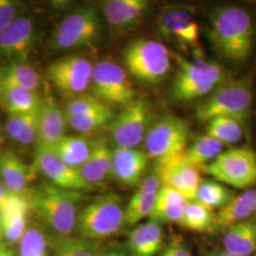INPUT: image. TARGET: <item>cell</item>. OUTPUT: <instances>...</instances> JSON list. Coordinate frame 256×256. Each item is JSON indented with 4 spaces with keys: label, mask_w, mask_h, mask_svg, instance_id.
Masks as SVG:
<instances>
[{
    "label": "cell",
    "mask_w": 256,
    "mask_h": 256,
    "mask_svg": "<svg viewBox=\"0 0 256 256\" xmlns=\"http://www.w3.org/2000/svg\"><path fill=\"white\" fill-rule=\"evenodd\" d=\"M82 192L43 182L30 192V208L59 238L70 236L76 230L78 204Z\"/></svg>",
    "instance_id": "7a4b0ae2"
},
{
    "label": "cell",
    "mask_w": 256,
    "mask_h": 256,
    "mask_svg": "<svg viewBox=\"0 0 256 256\" xmlns=\"http://www.w3.org/2000/svg\"><path fill=\"white\" fill-rule=\"evenodd\" d=\"M223 147L222 142L206 134L196 138L183 154L188 162L200 168L214 160L223 152Z\"/></svg>",
    "instance_id": "1f68e13d"
},
{
    "label": "cell",
    "mask_w": 256,
    "mask_h": 256,
    "mask_svg": "<svg viewBox=\"0 0 256 256\" xmlns=\"http://www.w3.org/2000/svg\"><path fill=\"white\" fill-rule=\"evenodd\" d=\"M188 200L172 188L162 186L149 218L156 222H180Z\"/></svg>",
    "instance_id": "d4e9b609"
},
{
    "label": "cell",
    "mask_w": 256,
    "mask_h": 256,
    "mask_svg": "<svg viewBox=\"0 0 256 256\" xmlns=\"http://www.w3.org/2000/svg\"><path fill=\"white\" fill-rule=\"evenodd\" d=\"M191 138V128L186 120L174 115H164L154 120L147 131L144 144L149 158L162 162L180 155Z\"/></svg>",
    "instance_id": "52a82bcc"
},
{
    "label": "cell",
    "mask_w": 256,
    "mask_h": 256,
    "mask_svg": "<svg viewBox=\"0 0 256 256\" xmlns=\"http://www.w3.org/2000/svg\"><path fill=\"white\" fill-rule=\"evenodd\" d=\"M124 225V208L115 194L93 200L78 212L76 230L80 238L99 241L117 234Z\"/></svg>",
    "instance_id": "8992f818"
},
{
    "label": "cell",
    "mask_w": 256,
    "mask_h": 256,
    "mask_svg": "<svg viewBox=\"0 0 256 256\" xmlns=\"http://www.w3.org/2000/svg\"><path fill=\"white\" fill-rule=\"evenodd\" d=\"M178 72L172 84V95L180 101H191L208 96L216 88L192 61L176 56Z\"/></svg>",
    "instance_id": "2e32d148"
},
{
    "label": "cell",
    "mask_w": 256,
    "mask_h": 256,
    "mask_svg": "<svg viewBox=\"0 0 256 256\" xmlns=\"http://www.w3.org/2000/svg\"><path fill=\"white\" fill-rule=\"evenodd\" d=\"M160 188L162 183L156 172L144 178L124 208V225L135 226L150 216Z\"/></svg>",
    "instance_id": "44dd1931"
},
{
    "label": "cell",
    "mask_w": 256,
    "mask_h": 256,
    "mask_svg": "<svg viewBox=\"0 0 256 256\" xmlns=\"http://www.w3.org/2000/svg\"><path fill=\"white\" fill-rule=\"evenodd\" d=\"M234 196L232 192L224 184L216 180H206L200 185L194 200L202 203L210 210H220L229 203Z\"/></svg>",
    "instance_id": "d6a6232c"
},
{
    "label": "cell",
    "mask_w": 256,
    "mask_h": 256,
    "mask_svg": "<svg viewBox=\"0 0 256 256\" xmlns=\"http://www.w3.org/2000/svg\"><path fill=\"white\" fill-rule=\"evenodd\" d=\"M160 256H192L189 250L180 241H173L162 250Z\"/></svg>",
    "instance_id": "ee69618b"
},
{
    "label": "cell",
    "mask_w": 256,
    "mask_h": 256,
    "mask_svg": "<svg viewBox=\"0 0 256 256\" xmlns=\"http://www.w3.org/2000/svg\"><path fill=\"white\" fill-rule=\"evenodd\" d=\"M0 256H16L14 252L8 247V245H0Z\"/></svg>",
    "instance_id": "bcb514c9"
},
{
    "label": "cell",
    "mask_w": 256,
    "mask_h": 256,
    "mask_svg": "<svg viewBox=\"0 0 256 256\" xmlns=\"http://www.w3.org/2000/svg\"><path fill=\"white\" fill-rule=\"evenodd\" d=\"M6 244L4 241V236H3V232H2V227H1V223H0V245ZM7 245V244H6Z\"/></svg>",
    "instance_id": "7dc6e473"
},
{
    "label": "cell",
    "mask_w": 256,
    "mask_h": 256,
    "mask_svg": "<svg viewBox=\"0 0 256 256\" xmlns=\"http://www.w3.org/2000/svg\"><path fill=\"white\" fill-rule=\"evenodd\" d=\"M200 170L222 184L247 189L256 184V152L250 147H232Z\"/></svg>",
    "instance_id": "ba28073f"
},
{
    "label": "cell",
    "mask_w": 256,
    "mask_h": 256,
    "mask_svg": "<svg viewBox=\"0 0 256 256\" xmlns=\"http://www.w3.org/2000/svg\"><path fill=\"white\" fill-rule=\"evenodd\" d=\"M30 210V205H25L0 216L4 241L8 246L18 244L24 236L28 227V216Z\"/></svg>",
    "instance_id": "4dcf8cb0"
},
{
    "label": "cell",
    "mask_w": 256,
    "mask_h": 256,
    "mask_svg": "<svg viewBox=\"0 0 256 256\" xmlns=\"http://www.w3.org/2000/svg\"><path fill=\"white\" fill-rule=\"evenodd\" d=\"M27 114H21V115H12L9 116V119L6 122V133L8 137L14 140V142L18 138L19 135L22 131V128L24 126V122L27 118Z\"/></svg>",
    "instance_id": "7bdbcfd3"
},
{
    "label": "cell",
    "mask_w": 256,
    "mask_h": 256,
    "mask_svg": "<svg viewBox=\"0 0 256 256\" xmlns=\"http://www.w3.org/2000/svg\"><path fill=\"white\" fill-rule=\"evenodd\" d=\"M24 4L16 0H0V34L19 16H23Z\"/></svg>",
    "instance_id": "ab89813d"
},
{
    "label": "cell",
    "mask_w": 256,
    "mask_h": 256,
    "mask_svg": "<svg viewBox=\"0 0 256 256\" xmlns=\"http://www.w3.org/2000/svg\"><path fill=\"white\" fill-rule=\"evenodd\" d=\"M100 252L101 246L99 241L82 238L57 236L52 256H98Z\"/></svg>",
    "instance_id": "836d02e7"
},
{
    "label": "cell",
    "mask_w": 256,
    "mask_h": 256,
    "mask_svg": "<svg viewBox=\"0 0 256 256\" xmlns=\"http://www.w3.org/2000/svg\"><path fill=\"white\" fill-rule=\"evenodd\" d=\"M110 108L111 106L93 95L82 94L70 98L64 104V110L66 116H84Z\"/></svg>",
    "instance_id": "74e56055"
},
{
    "label": "cell",
    "mask_w": 256,
    "mask_h": 256,
    "mask_svg": "<svg viewBox=\"0 0 256 256\" xmlns=\"http://www.w3.org/2000/svg\"><path fill=\"white\" fill-rule=\"evenodd\" d=\"M66 114L54 98L42 97L38 110V133L36 148L54 146L66 136Z\"/></svg>",
    "instance_id": "e0dca14e"
},
{
    "label": "cell",
    "mask_w": 256,
    "mask_h": 256,
    "mask_svg": "<svg viewBox=\"0 0 256 256\" xmlns=\"http://www.w3.org/2000/svg\"><path fill=\"white\" fill-rule=\"evenodd\" d=\"M39 36V27L34 18L19 16L0 34V59L9 63L27 62Z\"/></svg>",
    "instance_id": "7c38bea8"
},
{
    "label": "cell",
    "mask_w": 256,
    "mask_h": 256,
    "mask_svg": "<svg viewBox=\"0 0 256 256\" xmlns=\"http://www.w3.org/2000/svg\"><path fill=\"white\" fill-rule=\"evenodd\" d=\"M2 144H3V135H2V128L0 124V154L2 152Z\"/></svg>",
    "instance_id": "681fc988"
},
{
    "label": "cell",
    "mask_w": 256,
    "mask_h": 256,
    "mask_svg": "<svg viewBox=\"0 0 256 256\" xmlns=\"http://www.w3.org/2000/svg\"><path fill=\"white\" fill-rule=\"evenodd\" d=\"M94 64L79 55H68L48 64L46 77L55 88L70 98L90 88Z\"/></svg>",
    "instance_id": "8fae6325"
},
{
    "label": "cell",
    "mask_w": 256,
    "mask_h": 256,
    "mask_svg": "<svg viewBox=\"0 0 256 256\" xmlns=\"http://www.w3.org/2000/svg\"><path fill=\"white\" fill-rule=\"evenodd\" d=\"M101 10L92 5L82 6L66 16L56 26L50 45L58 52H66L92 46L102 30Z\"/></svg>",
    "instance_id": "5b68a950"
},
{
    "label": "cell",
    "mask_w": 256,
    "mask_h": 256,
    "mask_svg": "<svg viewBox=\"0 0 256 256\" xmlns=\"http://www.w3.org/2000/svg\"><path fill=\"white\" fill-rule=\"evenodd\" d=\"M92 140L82 135H66L52 149L64 164L79 170L92 154Z\"/></svg>",
    "instance_id": "83f0119b"
},
{
    "label": "cell",
    "mask_w": 256,
    "mask_h": 256,
    "mask_svg": "<svg viewBox=\"0 0 256 256\" xmlns=\"http://www.w3.org/2000/svg\"><path fill=\"white\" fill-rule=\"evenodd\" d=\"M1 90H2V82H1V77H0V95H1Z\"/></svg>",
    "instance_id": "816d5d0a"
},
{
    "label": "cell",
    "mask_w": 256,
    "mask_h": 256,
    "mask_svg": "<svg viewBox=\"0 0 256 256\" xmlns=\"http://www.w3.org/2000/svg\"><path fill=\"white\" fill-rule=\"evenodd\" d=\"M126 72L138 82L156 84L162 82L171 70V55L160 42L138 38L122 52Z\"/></svg>",
    "instance_id": "3957f363"
},
{
    "label": "cell",
    "mask_w": 256,
    "mask_h": 256,
    "mask_svg": "<svg viewBox=\"0 0 256 256\" xmlns=\"http://www.w3.org/2000/svg\"><path fill=\"white\" fill-rule=\"evenodd\" d=\"M160 32L167 39L186 46H196L198 42L200 27L191 8L168 7L158 18Z\"/></svg>",
    "instance_id": "9a60e30c"
},
{
    "label": "cell",
    "mask_w": 256,
    "mask_h": 256,
    "mask_svg": "<svg viewBox=\"0 0 256 256\" xmlns=\"http://www.w3.org/2000/svg\"><path fill=\"white\" fill-rule=\"evenodd\" d=\"M164 232L160 224L149 220L132 230L128 236L130 256H155L162 248Z\"/></svg>",
    "instance_id": "603a6c76"
},
{
    "label": "cell",
    "mask_w": 256,
    "mask_h": 256,
    "mask_svg": "<svg viewBox=\"0 0 256 256\" xmlns=\"http://www.w3.org/2000/svg\"><path fill=\"white\" fill-rule=\"evenodd\" d=\"M149 6L146 0H106L101 4V14L114 30L124 32L137 27Z\"/></svg>",
    "instance_id": "ac0fdd59"
},
{
    "label": "cell",
    "mask_w": 256,
    "mask_h": 256,
    "mask_svg": "<svg viewBox=\"0 0 256 256\" xmlns=\"http://www.w3.org/2000/svg\"><path fill=\"white\" fill-rule=\"evenodd\" d=\"M178 224L196 232H210L216 228L214 210L196 200L188 202Z\"/></svg>",
    "instance_id": "f546056e"
},
{
    "label": "cell",
    "mask_w": 256,
    "mask_h": 256,
    "mask_svg": "<svg viewBox=\"0 0 256 256\" xmlns=\"http://www.w3.org/2000/svg\"><path fill=\"white\" fill-rule=\"evenodd\" d=\"M236 256V254H230V252H220V254H214V256Z\"/></svg>",
    "instance_id": "c3c4849f"
},
{
    "label": "cell",
    "mask_w": 256,
    "mask_h": 256,
    "mask_svg": "<svg viewBox=\"0 0 256 256\" xmlns=\"http://www.w3.org/2000/svg\"><path fill=\"white\" fill-rule=\"evenodd\" d=\"M90 90L93 96L110 106L124 108L138 98L126 70L110 60L94 64Z\"/></svg>",
    "instance_id": "9c48e42d"
},
{
    "label": "cell",
    "mask_w": 256,
    "mask_h": 256,
    "mask_svg": "<svg viewBox=\"0 0 256 256\" xmlns=\"http://www.w3.org/2000/svg\"><path fill=\"white\" fill-rule=\"evenodd\" d=\"M113 148L104 138L92 140V154L88 160L79 168L84 180L93 188L106 180L112 172Z\"/></svg>",
    "instance_id": "7402d4cb"
},
{
    "label": "cell",
    "mask_w": 256,
    "mask_h": 256,
    "mask_svg": "<svg viewBox=\"0 0 256 256\" xmlns=\"http://www.w3.org/2000/svg\"><path fill=\"white\" fill-rule=\"evenodd\" d=\"M30 205V194L21 196L10 192L2 183L0 182V216L10 210L19 207Z\"/></svg>",
    "instance_id": "b9f144b4"
},
{
    "label": "cell",
    "mask_w": 256,
    "mask_h": 256,
    "mask_svg": "<svg viewBox=\"0 0 256 256\" xmlns=\"http://www.w3.org/2000/svg\"><path fill=\"white\" fill-rule=\"evenodd\" d=\"M112 108L84 116H66L68 126L82 135L90 134L106 126H108L115 118Z\"/></svg>",
    "instance_id": "8d00e7d4"
},
{
    "label": "cell",
    "mask_w": 256,
    "mask_h": 256,
    "mask_svg": "<svg viewBox=\"0 0 256 256\" xmlns=\"http://www.w3.org/2000/svg\"><path fill=\"white\" fill-rule=\"evenodd\" d=\"M192 63L196 64L204 74L209 78L216 88L229 81L228 74L221 64L208 59L202 52V48H196L192 52Z\"/></svg>",
    "instance_id": "f35d334b"
},
{
    "label": "cell",
    "mask_w": 256,
    "mask_h": 256,
    "mask_svg": "<svg viewBox=\"0 0 256 256\" xmlns=\"http://www.w3.org/2000/svg\"><path fill=\"white\" fill-rule=\"evenodd\" d=\"M223 246L225 252L236 256H248L256 250V223L244 221L227 230Z\"/></svg>",
    "instance_id": "4316f807"
},
{
    "label": "cell",
    "mask_w": 256,
    "mask_h": 256,
    "mask_svg": "<svg viewBox=\"0 0 256 256\" xmlns=\"http://www.w3.org/2000/svg\"><path fill=\"white\" fill-rule=\"evenodd\" d=\"M252 104V84L246 79L229 80L218 86L196 108V117L209 122L216 117H229L241 122L248 119Z\"/></svg>",
    "instance_id": "277c9868"
},
{
    "label": "cell",
    "mask_w": 256,
    "mask_h": 256,
    "mask_svg": "<svg viewBox=\"0 0 256 256\" xmlns=\"http://www.w3.org/2000/svg\"><path fill=\"white\" fill-rule=\"evenodd\" d=\"M254 214H256V200H254Z\"/></svg>",
    "instance_id": "f907efd6"
},
{
    "label": "cell",
    "mask_w": 256,
    "mask_h": 256,
    "mask_svg": "<svg viewBox=\"0 0 256 256\" xmlns=\"http://www.w3.org/2000/svg\"><path fill=\"white\" fill-rule=\"evenodd\" d=\"M148 102L142 98L124 106L108 124L113 144L120 148H137L144 140L153 122Z\"/></svg>",
    "instance_id": "30bf717a"
},
{
    "label": "cell",
    "mask_w": 256,
    "mask_h": 256,
    "mask_svg": "<svg viewBox=\"0 0 256 256\" xmlns=\"http://www.w3.org/2000/svg\"><path fill=\"white\" fill-rule=\"evenodd\" d=\"M208 37L210 45L224 59L243 63L254 48V20L246 10L240 7H220L210 16Z\"/></svg>",
    "instance_id": "6da1fadb"
},
{
    "label": "cell",
    "mask_w": 256,
    "mask_h": 256,
    "mask_svg": "<svg viewBox=\"0 0 256 256\" xmlns=\"http://www.w3.org/2000/svg\"><path fill=\"white\" fill-rule=\"evenodd\" d=\"M98 256H128V254H126V252L116 248V250H110L106 252H101Z\"/></svg>",
    "instance_id": "f6af8a7d"
},
{
    "label": "cell",
    "mask_w": 256,
    "mask_h": 256,
    "mask_svg": "<svg viewBox=\"0 0 256 256\" xmlns=\"http://www.w3.org/2000/svg\"><path fill=\"white\" fill-rule=\"evenodd\" d=\"M18 256H50L46 234L36 225L28 227L18 243Z\"/></svg>",
    "instance_id": "d590c367"
},
{
    "label": "cell",
    "mask_w": 256,
    "mask_h": 256,
    "mask_svg": "<svg viewBox=\"0 0 256 256\" xmlns=\"http://www.w3.org/2000/svg\"><path fill=\"white\" fill-rule=\"evenodd\" d=\"M207 122V135L223 144H236L243 137V124L238 120L216 117Z\"/></svg>",
    "instance_id": "e575fe53"
},
{
    "label": "cell",
    "mask_w": 256,
    "mask_h": 256,
    "mask_svg": "<svg viewBox=\"0 0 256 256\" xmlns=\"http://www.w3.org/2000/svg\"><path fill=\"white\" fill-rule=\"evenodd\" d=\"M32 165L37 173L44 174L48 182L57 187L78 192L92 189L84 180L79 170L64 164L52 148H36Z\"/></svg>",
    "instance_id": "5bb4252c"
},
{
    "label": "cell",
    "mask_w": 256,
    "mask_h": 256,
    "mask_svg": "<svg viewBox=\"0 0 256 256\" xmlns=\"http://www.w3.org/2000/svg\"><path fill=\"white\" fill-rule=\"evenodd\" d=\"M183 153L158 162L155 172L162 186L172 188L180 192L188 200H194L196 191L203 182L200 174L202 170L188 162Z\"/></svg>",
    "instance_id": "4fadbf2b"
},
{
    "label": "cell",
    "mask_w": 256,
    "mask_h": 256,
    "mask_svg": "<svg viewBox=\"0 0 256 256\" xmlns=\"http://www.w3.org/2000/svg\"><path fill=\"white\" fill-rule=\"evenodd\" d=\"M37 171L34 165L25 164L12 150L0 154V182L10 192L28 196V185L36 178Z\"/></svg>",
    "instance_id": "ffe728a7"
},
{
    "label": "cell",
    "mask_w": 256,
    "mask_h": 256,
    "mask_svg": "<svg viewBox=\"0 0 256 256\" xmlns=\"http://www.w3.org/2000/svg\"><path fill=\"white\" fill-rule=\"evenodd\" d=\"M2 84L36 92L41 84L40 74L27 62L9 63L0 70Z\"/></svg>",
    "instance_id": "f1b7e54d"
},
{
    "label": "cell",
    "mask_w": 256,
    "mask_h": 256,
    "mask_svg": "<svg viewBox=\"0 0 256 256\" xmlns=\"http://www.w3.org/2000/svg\"><path fill=\"white\" fill-rule=\"evenodd\" d=\"M149 156L138 148L113 149L111 176L126 186H138L144 180Z\"/></svg>",
    "instance_id": "d6986e66"
},
{
    "label": "cell",
    "mask_w": 256,
    "mask_h": 256,
    "mask_svg": "<svg viewBox=\"0 0 256 256\" xmlns=\"http://www.w3.org/2000/svg\"><path fill=\"white\" fill-rule=\"evenodd\" d=\"M41 101L42 97L36 92L2 84L0 106L9 116L27 114L37 110Z\"/></svg>",
    "instance_id": "484cf974"
},
{
    "label": "cell",
    "mask_w": 256,
    "mask_h": 256,
    "mask_svg": "<svg viewBox=\"0 0 256 256\" xmlns=\"http://www.w3.org/2000/svg\"><path fill=\"white\" fill-rule=\"evenodd\" d=\"M38 110L39 108L28 114L22 131L16 144L21 146H28L32 144L36 146L38 133Z\"/></svg>",
    "instance_id": "60d3db41"
},
{
    "label": "cell",
    "mask_w": 256,
    "mask_h": 256,
    "mask_svg": "<svg viewBox=\"0 0 256 256\" xmlns=\"http://www.w3.org/2000/svg\"><path fill=\"white\" fill-rule=\"evenodd\" d=\"M256 196V190L248 189L238 196H234L229 203L220 208L216 214V228L228 230L236 224L247 221L254 212Z\"/></svg>",
    "instance_id": "cb8c5ba5"
}]
</instances>
